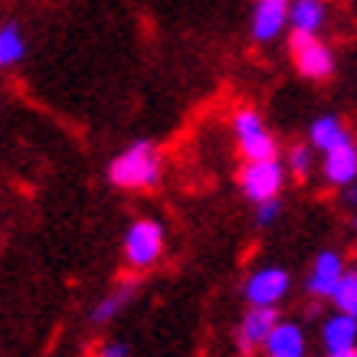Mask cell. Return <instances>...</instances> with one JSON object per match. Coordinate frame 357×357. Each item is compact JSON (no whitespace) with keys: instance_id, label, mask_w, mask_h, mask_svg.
<instances>
[{"instance_id":"obj_23","label":"cell","mask_w":357,"mask_h":357,"mask_svg":"<svg viewBox=\"0 0 357 357\" xmlns=\"http://www.w3.org/2000/svg\"><path fill=\"white\" fill-rule=\"evenodd\" d=\"M354 229H357V217H354Z\"/></svg>"},{"instance_id":"obj_8","label":"cell","mask_w":357,"mask_h":357,"mask_svg":"<svg viewBox=\"0 0 357 357\" xmlns=\"http://www.w3.org/2000/svg\"><path fill=\"white\" fill-rule=\"evenodd\" d=\"M289 292V272L285 269H259L246 282L249 305H279Z\"/></svg>"},{"instance_id":"obj_10","label":"cell","mask_w":357,"mask_h":357,"mask_svg":"<svg viewBox=\"0 0 357 357\" xmlns=\"http://www.w3.org/2000/svg\"><path fill=\"white\" fill-rule=\"evenodd\" d=\"M266 354L269 357H305V335L292 321H279L266 337Z\"/></svg>"},{"instance_id":"obj_15","label":"cell","mask_w":357,"mask_h":357,"mask_svg":"<svg viewBox=\"0 0 357 357\" xmlns=\"http://www.w3.org/2000/svg\"><path fill=\"white\" fill-rule=\"evenodd\" d=\"M23 53H26V43H23L20 26L17 23H3L0 26V66L20 63Z\"/></svg>"},{"instance_id":"obj_7","label":"cell","mask_w":357,"mask_h":357,"mask_svg":"<svg viewBox=\"0 0 357 357\" xmlns=\"http://www.w3.org/2000/svg\"><path fill=\"white\" fill-rule=\"evenodd\" d=\"M289 3L292 0H256V10H252V40L256 43H269L285 30Z\"/></svg>"},{"instance_id":"obj_20","label":"cell","mask_w":357,"mask_h":357,"mask_svg":"<svg viewBox=\"0 0 357 357\" xmlns=\"http://www.w3.org/2000/svg\"><path fill=\"white\" fill-rule=\"evenodd\" d=\"M125 354H128V347L125 344H105L98 357H125Z\"/></svg>"},{"instance_id":"obj_12","label":"cell","mask_w":357,"mask_h":357,"mask_svg":"<svg viewBox=\"0 0 357 357\" xmlns=\"http://www.w3.org/2000/svg\"><path fill=\"white\" fill-rule=\"evenodd\" d=\"M357 177V151L354 144L335 148L325 154V181L335 187H347Z\"/></svg>"},{"instance_id":"obj_18","label":"cell","mask_w":357,"mask_h":357,"mask_svg":"<svg viewBox=\"0 0 357 357\" xmlns=\"http://www.w3.org/2000/svg\"><path fill=\"white\" fill-rule=\"evenodd\" d=\"M128 289H121V292H115V295H109V298H105V302H98L96 305V312H92V318H96V321H109V318H115V312H119L121 305L128 302Z\"/></svg>"},{"instance_id":"obj_5","label":"cell","mask_w":357,"mask_h":357,"mask_svg":"<svg viewBox=\"0 0 357 357\" xmlns=\"http://www.w3.org/2000/svg\"><path fill=\"white\" fill-rule=\"evenodd\" d=\"M233 128H236L239 138V151L246 161H262V158H275V138H272L262 119L252 109H239L236 119H233Z\"/></svg>"},{"instance_id":"obj_24","label":"cell","mask_w":357,"mask_h":357,"mask_svg":"<svg viewBox=\"0 0 357 357\" xmlns=\"http://www.w3.org/2000/svg\"><path fill=\"white\" fill-rule=\"evenodd\" d=\"M354 357H357V351H354Z\"/></svg>"},{"instance_id":"obj_2","label":"cell","mask_w":357,"mask_h":357,"mask_svg":"<svg viewBox=\"0 0 357 357\" xmlns=\"http://www.w3.org/2000/svg\"><path fill=\"white\" fill-rule=\"evenodd\" d=\"M289 50H292L295 69H298L305 79H328L335 73V56H331V50H328L314 33L292 30Z\"/></svg>"},{"instance_id":"obj_3","label":"cell","mask_w":357,"mask_h":357,"mask_svg":"<svg viewBox=\"0 0 357 357\" xmlns=\"http://www.w3.org/2000/svg\"><path fill=\"white\" fill-rule=\"evenodd\" d=\"M239 184H243V194L256 204L272 200V197H279L282 184H285V167L279 164V158L246 161V167L239 171Z\"/></svg>"},{"instance_id":"obj_21","label":"cell","mask_w":357,"mask_h":357,"mask_svg":"<svg viewBox=\"0 0 357 357\" xmlns=\"http://www.w3.org/2000/svg\"><path fill=\"white\" fill-rule=\"evenodd\" d=\"M347 204H351V206H354V210H357V184L351 187V190H347Z\"/></svg>"},{"instance_id":"obj_22","label":"cell","mask_w":357,"mask_h":357,"mask_svg":"<svg viewBox=\"0 0 357 357\" xmlns=\"http://www.w3.org/2000/svg\"><path fill=\"white\" fill-rule=\"evenodd\" d=\"M328 357H354V351H331Z\"/></svg>"},{"instance_id":"obj_4","label":"cell","mask_w":357,"mask_h":357,"mask_svg":"<svg viewBox=\"0 0 357 357\" xmlns=\"http://www.w3.org/2000/svg\"><path fill=\"white\" fill-rule=\"evenodd\" d=\"M164 249V229L154 220H138L131 223L128 236H125V262L131 269H148L161 259Z\"/></svg>"},{"instance_id":"obj_13","label":"cell","mask_w":357,"mask_h":357,"mask_svg":"<svg viewBox=\"0 0 357 357\" xmlns=\"http://www.w3.org/2000/svg\"><path fill=\"white\" fill-rule=\"evenodd\" d=\"M312 144L318 151H335V148H344L351 144V135H347L344 121L335 119V115H321V119L312 125Z\"/></svg>"},{"instance_id":"obj_1","label":"cell","mask_w":357,"mask_h":357,"mask_svg":"<svg viewBox=\"0 0 357 357\" xmlns=\"http://www.w3.org/2000/svg\"><path fill=\"white\" fill-rule=\"evenodd\" d=\"M109 177L115 187H125V190H144V187H154L158 177H161V158L154 151V144L148 141H138L131 144L125 154H119L109 167Z\"/></svg>"},{"instance_id":"obj_16","label":"cell","mask_w":357,"mask_h":357,"mask_svg":"<svg viewBox=\"0 0 357 357\" xmlns=\"http://www.w3.org/2000/svg\"><path fill=\"white\" fill-rule=\"evenodd\" d=\"M331 302L337 305V312L354 314L357 318V269H351V272L341 275V282H337L335 292H331Z\"/></svg>"},{"instance_id":"obj_14","label":"cell","mask_w":357,"mask_h":357,"mask_svg":"<svg viewBox=\"0 0 357 357\" xmlns=\"http://www.w3.org/2000/svg\"><path fill=\"white\" fill-rule=\"evenodd\" d=\"M325 17H328L325 0H292L289 3V23H292V30L318 33L325 26Z\"/></svg>"},{"instance_id":"obj_6","label":"cell","mask_w":357,"mask_h":357,"mask_svg":"<svg viewBox=\"0 0 357 357\" xmlns=\"http://www.w3.org/2000/svg\"><path fill=\"white\" fill-rule=\"evenodd\" d=\"M275 325H279L275 305H252V312H246L243 325H239V354H252L256 347L266 344V337L272 335Z\"/></svg>"},{"instance_id":"obj_11","label":"cell","mask_w":357,"mask_h":357,"mask_svg":"<svg viewBox=\"0 0 357 357\" xmlns=\"http://www.w3.org/2000/svg\"><path fill=\"white\" fill-rule=\"evenodd\" d=\"M321 341H325L328 354H331V351H354L357 318L354 314H344V312H337L335 318H328L325 328H321Z\"/></svg>"},{"instance_id":"obj_19","label":"cell","mask_w":357,"mask_h":357,"mask_svg":"<svg viewBox=\"0 0 357 357\" xmlns=\"http://www.w3.org/2000/svg\"><path fill=\"white\" fill-rule=\"evenodd\" d=\"M279 200L272 197V200H262L259 204V213H256V220H259V227H269V223H275V217H279Z\"/></svg>"},{"instance_id":"obj_9","label":"cell","mask_w":357,"mask_h":357,"mask_svg":"<svg viewBox=\"0 0 357 357\" xmlns=\"http://www.w3.org/2000/svg\"><path fill=\"white\" fill-rule=\"evenodd\" d=\"M344 275V262L337 252H321L318 259H314V269L308 275V292L318 295V298H331L335 292V285L341 282Z\"/></svg>"},{"instance_id":"obj_17","label":"cell","mask_w":357,"mask_h":357,"mask_svg":"<svg viewBox=\"0 0 357 357\" xmlns=\"http://www.w3.org/2000/svg\"><path fill=\"white\" fill-rule=\"evenodd\" d=\"M289 171H292L298 181H305V177L312 174V148H305V144L292 148V151H289Z\"/></svg>"}]
</instances>
